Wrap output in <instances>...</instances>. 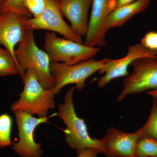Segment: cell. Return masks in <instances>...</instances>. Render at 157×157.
Instances as JSON below:
<instances>
[{"instance_id": "cell-1", "label": "cell", "mask_w": 157, "mask_h": 157, "mask_svg": "<svg viewBox=\"0 0 157 157\" xmlns=\"http://www.w3.org/2000/svg\"><path fill=\"white\" fill-rule=\"evenodd\" d=\"M75 89L72 87L67 91L64 104H59L57 113L67 126L63 130L66 143L76 151L77 155L88 148L96 149L99 154H104V147L101 140L90 137L84 120L76 114L73 101Z\"/></svg>"}, {"instance_id": "cell-2", "label": "cell", "mask_w": 157, "mask_h": 157, "mask_svg": "<svg viewBox=\"0 0 157 157\" xmlns=\"http://www.w3.org/2000/svg\"><path fill=\"white\" fill-rule=\"evenodd\" d=\"M34 30H27L22 40L18 43L14 55L19 68L22 81L26 71L33 70L38 80L45 89L53 87V78L50 71V58L46 52L37 46L34 38Z\"/></svg>"}, {"instance_id": "cell-3", "label": "cell", "mask_w": 157, "mask_h": 157, "mask_svg": "<svg viewBox=\"0 0 157 157\" xmlns=\"http://www.w3.org/2000/svg\"><path fill=\"white\" fill-rule=\"evenodd\" d=\"M23 90L19 99L11 105L13 112L23 111L39 117H47L48 110L53 109L55 102L52 87L46 90L40 83L35 71L31 69L26 71Z\"/></svg>"}, {"instance_id": "cell-4", "label": "cell", "mask_w": 157, "mask_h": 157, "mask_svg": "<svg viewBox=\"0 0 157 157\" xmlns=\"http://www.w3.org/2000/svg\"><path fill=\"white\" fill-rule=\"evenodd\" d=\"M108 58L101 60L91 59L74 65L51 62L50 73L54 80L53 93L57 95L65 86L74 84L81 90L86 87V80L103 67Z\"/></svg>"}, {"instance_id": "cell-5", "label": "cell", "mask_w": 157, "mask_h": 157, "mask_svg": "<svg viewBox=\"0 0 157 157\" xmlns=\"http://www.w3.org/2000/svg\"><path fill=\"white\" fill-rule=\"evenodd\" d=\"M44 48L51 62L74 65L94 57L100 48L58 37L55 33L46 32Z\"/></svg>"}, {"instance_id": "cell-6", "label": "cell", "mask_w": 157, "mask_h": 157, "mask_svg": "<svg viewBox=\"0 0 157 157\" xmlns=\"http://www.w3.org/2000/svg\"><path fill=\"white\" fill-rule=\"evenodd\" d=\"M133 72L124 79L123 89L117 101L147 90L157 89V59L142 58L132 63Z\"/></svg>"}, {"instance_id": "cell-7", "label": "cell", "mask_w": 157, "mask_h": 157, "mask_svg": "<svg viewBox=\"0 0 157 157\" xmlns=\"http://www.w3.org/2000/svg\"><path fill=\"white\" fill-rule=\"evenodd\" d=\"M18 130L19 139L13 143L14 152L21 157H40L43 153L41 144L36 143L34 138V132L40 124L48 122V119L57 115L55 113L46 117H34L29 113L23 111L13 112Z\"/></svg>"}, {"instance_id": "cell-8", "label": "cell", "mask_w": 157, "mask_h": 157, "mask_svg": "<svg viewBox=\"0 0 157 157\" xmlns=\"http://www.w3.org/2000/svg\"><path fill=\"white\" fill-rule=\"evenodd\" d=\"M25 28L27 30L44 29L61 34L65 38L83 44L82 37L66 23L58 6L57 0H45V7L42 14L37 17L27 19Z\"/></svg>"}, {"instance_id": "cell-9", "label": "cell", "mask_w": 157, "mask_h": 157, "mask_svg": "<svg viewBox=\"0 0 157 157\" xmlns=\"http://www.w3.org/2000/svg\"><path fill=\"white\" fill-rule=\"evenodd\" d=\"M142 58L157 59V52L149 50L141 44L137 43L129 46L126 56L122 58H108L105 64L99 70V73L104 75L98 80V87L103 88L114 78L128 76L129 66L136 60Z\"/></svg>"}, {"instance_id": "cell-10", "label": "cell", "mask_w": 157, "mask_h": 157, "mask_svg": "<svg viewBox=\"0 0 157 157\" xmlns=\"http://www.w3.org/2000/svg\"><path fill=\"white\" fill-rule=\"evenodd\" d=\"M146 125L137 132L125 133L116 128H109L106 135L100 139L107 157H135V147L137 140L145 135Z\"/></svg>"}, {"instance_id": "cell-11", "label": "cell", "mask_w": 157, "mask_h": 157, "mask_svg": "<svg viewBox=\"0 0 157 157\" xmlns=\"http://www.w3.org/2000/svg\"><path fill=\"white\" fill-rule=\"evenodd\" d=\"M110 0H92V10L84 44L90 47L107 45L106 35L109 30L106 21L109 12Z\"/></svg>"}, {"instance_id": "cell-12", "label": "cell", "mask_w": 157, "mask_h": 157, "mask_svg": "<svg viewBox=\"0 0 157 157\" xmlns=\"http://www.w3.org/2000/svg\"><path fill=\"white\" fill-rule=\"evenodd\" d=\"M30 15L13 12L0 14V45H3L15 59V46L23 39L26 30L25 22Z\"/></svg>"}, {"instance_id": "cell-13", "label": "cell", "mask_w": 157, "mask_h": 157, "mask_svg": "<svg viewBox=\"0 0 157 157\" xmlns=\"http://www.w3.org/2000/svg\"><path fill=\"white\" fill-rule=\"evenodd\" d=\"M92 2V0H57L62 15L70 21L73 30L81 37L87 33L88 14Z\"/></svg>"}, {"instance_id": "cell-14", "label": "cell", "mask_w": 157, "mask_h": 157, "mask_svg": "<svg viewBox=\"0 0 157 157\" xmlns=\"http://www.w3.org/2000/svg\"><path fill=\"white\" fill-rule=\"evenodd\" d=\"M151 0H137L124 5L111 11L106 21L109 29L120 27L135 15L144 11L148 7Z\"/></svg>"}, {"instance_id": "cell-15", "label": "cell", "mask_w": 157, "mask_h": 157, "mask_svg": "<svg viewBox=\"0 0 157 157\" xmlns=\"http://www.w3.org/2000/svg\"><path fill=\"white\" fill-rule=\"evenodd\" d=\"M135 157H157V140L145 135L137 140L135 147Z\"/></svg>"}, {"instance_id": "cell-16", "label": "cell", "mask_w": 157, "mask_h": 157, "mask_svg": "<svg viewBox=\"0 0 157 157\" xmlns=\"http://www.w3.org/2000/svg\"><path fill=\"white\" fill-rule=\"evenodd\" d=\"M19 73V67L14 57L7 49L0 47V76Z\"/></svg>"}, {"instance_id": "cell-17", "label": "cell", "mask_w": 157, "mask_h": 157, "mask_svg": "<svg viewBox=\"0 0 157 157\" xmlns=\"http://www.w3.org/2000/svg\"><path fill=\"white\" fill-rule=\"evenodd\" d=\"M12 118L8 113H3L0 115V148L12 146Z\"/></svg>"}, {"instance_id": "cell-18", "label": "cell", "mask_w": 157, "mask_h": 157, "mask_svg": "<svg viewBox=\"0 0 157 157\" xmlns=\"http://www.w3.org/2000/svg\"><path fill=\"white\" fill-rule=\"evenodd\" d=\"M8 12H13L23 15H30L24 5V0H6L1 8L0 14Z\"/></svg>"}, {"instance_id": "cell-19", "label": "cell", "mask_w": 157, "mask_h": 157, "mask_svg": "<svg viewBox=\"0 0 157 157\" xmlns=\"http://www.w3.org/2000/svg\"><path fill=\"white\" fill-rule=\"evenodd\" d=\"M153 99V104L151 112L145 124L146 125L145 135L157 140V99Z\"/></svg>"}, {"instance_id": "cell-20", "label": "cell", "mask_w": 157, "mask_h": 157, "mask_svg": "<svg viewBox=\"0 0 157 157\" xmlns=\"http://www.w3.org/2000/svg\"><path fill=\"white\" fill-rule=\"evenodd\" d=\"M24 5L34 17H37L45 9V0H24Z\"/></svg>"}, {"instance_id": "cell-21", "label": "cell", "mask_w": 157, "mask_h": 157, "mask_svg": "<svg viewBox=\"0 0 157 157\" xmlns=\"http://www.w3.org/2000/svg\"><path fill=\"white\" fill-rule=\"evenodd\" d=\"M140 44L149 50L157 52V32L147 33L141 39Z\"/></svg>"}, {"instance_id": "cell-22", "label": "cell", "mask_w": 157, "mask_h": 157, "mask_svg": "<svg viewBox=\"0 0 157 157\" xmlns=\"http://www.w3.org/2000/svg\"><path fill=\"white\" fill-rule=\"evenodd\" d=\"M137 0H110L109 3V12H111L119 7L130 4Z\"/></svg>"}, {"instance_id": "cell-23", "label": "cell", "mask_w": 157, "mask_h": 157, "mask_svg": "<svg viewBox=\"0 0 157 157\" xmlns=\"http://www.w3.org/2000/svg\"><path fill=\"white\" fill-rule=\"evenodd\" d=\"M98 154L99 152L96 149L88 148L77 155V157H98Z\"/></svg>"}, {"instance_id": "cell-24", "label": "cell", "mask_w": 157, "mask_h": 157, "mask_svg": "<svg viewBox=\"0 0 157 157\" xmlns=\"http://www.w3.org/2000/svg\"><path fill=\"white\" fill-rule=\"evenodd\" d=\"M147 94L153 98L157 99V89L149 91L147 92Z\"/></svg>"}, {"instance_id": "cell-25", "label": "cell", "mask_w": 157, "mask_h": 157, "mask_svg": "<svg viewBox=\"0 0 157 157\" xmlns=\"http://www.w3.org/2000/svg\"><path fill=\"white\" fill-rule=\"evenodd\" d=\"M6 0H0V8H1V7L2 6V5H3V3L6 2Z\"/></svg>"}]
</instances>
